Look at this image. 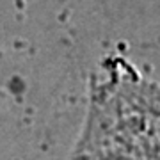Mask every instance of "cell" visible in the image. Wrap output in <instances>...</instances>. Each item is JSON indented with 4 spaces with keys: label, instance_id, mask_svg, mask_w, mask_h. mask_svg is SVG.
Listing matches in <instances>:
<instances>
[{
    "label": "cell",
    "instance_id": "cell-1",
    "mask_svg": "<svg viewBox=\"0 0 160 160\" xmlns=\"http://www.w3.org/2000/svg\"><path fill=\"white\" fill-rule=\"evenodd\" d=\"M71 160H160V82L125 59H105Z\"/></svg>",
    "mask_w": 160,
    "mask_h": 160
}]
</instances>
